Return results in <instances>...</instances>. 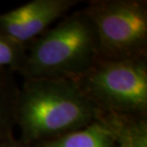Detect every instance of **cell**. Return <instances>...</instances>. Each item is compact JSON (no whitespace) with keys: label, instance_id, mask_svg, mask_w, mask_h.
Instances as JSON below:
<instances>
[{"label":"cell","instance_id":"cell-1","mask_svg":"<svg viewBox=\"0 0 147 147\" xmlns=\"http://www.w3.org/2000/svg\"><path fill=\"white\" fill-rule=\"evenodd\" d=\"M69 78H24L16 104V126L25 145L79 130L103 117Z\"/></svg>","mask_w":147,"mask_h":147},{"label":"cell","instance_id":"cell-2","mask_svg":"<svg viewBox=\"0 0 147 147\" xmlns=\"http://www.w3.org/2000/svg\"><path fill=\"white\" fill-rule=\"evenodd\" d=\"M99 58L95 26L83 9L62 17L55 27L32 40L17 74L23 78L76 79Z\"/></svg>","mask_w":147,"mask_h":147},{"label":"cell","instance_id":"cell-3","mask_svg":"<svg viewBox=\"0 0 147 147\" xmlns=\"http://www.w3.org/2000/svg\"><path fill=\"white\" fill-rule=\"evenodd\" d=\"M73 80L104 115L147 119V57L99 59Z\"/></svg>","mask_w":147,"mask_h":147},{"label":"cell","instance_id":"cell-4","mask_svg":"<svg viewBox=\"0 0 147 147\" xmlns=\"http://www.w3.org/2000/svg\"><path fill=\"white\" fill-rule=\"evenodd\" d=\"M84 10L95 26L99 59L147 57L146 0H92Z\"/></svg>","mask_w":147,"mask_h":147},{"label":"cell","instance_id":"cell-5","mask_svg":"<svg viewBox=\"0 0 147 147\" xmlns=\"http://www.w3.org/2000/svg\"><path fill=\"white\" fill-rule=\"evenodd\" d=\"M78 3V0H33L0 13V36L28 46Z\"/></svg>","mask_w":147,"mask_h":147},{"label":"cell","instance_id":"cell-6","mask_svg":"<svg viewBox=\"0 0 147 147\" xmlns=\"http://www.w3.org/2000/svg\"><path fill=\"white\" fill-rule=\"evenodd\" d=\"M117 135L106 115L79 130L28 145V147H117Z\"/></svg>","mask_w":147,"mask_h":147},{"label":"cell","instance_id":"cell-7","mask_svg":"<svg viewBox=\"0 0 147 147\" xmlns=\"http://www.w3.org/2000/svg\"><path fill=\"white\" fill-rule=\"evenodd\" d=\"M14 74L8 69H0V142L13 134L16 126V104L19 86Z\"/></svg>","mask_w":147,"mask_h":147},{"label":"cell","instance_id":"cell-8","mask_svg":"<svg viewBox=\"0 0 147 147\" xmlns=\"http://www.w3.org/2000/svg\"><path fill=\"white\" fill-rule=\"evenodd\" d=\"M106 116L116 131L117 147H147V119Z\"/></svg>","mask_w":147,"mask_h":147},{"label":"cell","instance_id":"cell-9","mask_svg":"<svg viewBox=\"0 0 147 147\" xmlns=\"http://www.w3.org/2000/svg\"><path fill=\"white\" fill-rule=\"evenodd\" d=\"M27 46L0 36V69L17 74L24 63Z\"/></svg>","mask_w":147,"mask_h":147},{"label":"cell","instance_id":"cell-10","mask_svg":"<svg viewBox=\"0 0 147 147\" xmlns=\"http://www.w3.org/2000/svg\"><path fill=\"white\" fill-rule=\"evenodd\" d=\"M0 147H28V146L25 145L20 140L16 139L13 136V134H11L0 142Z\"/></svg>","mask_w":147,"mask_h":147}]
</instances>
